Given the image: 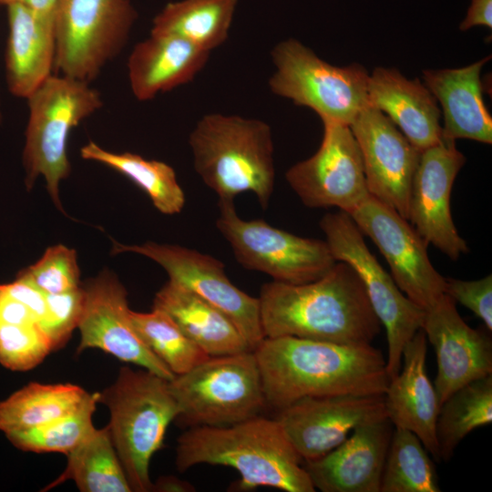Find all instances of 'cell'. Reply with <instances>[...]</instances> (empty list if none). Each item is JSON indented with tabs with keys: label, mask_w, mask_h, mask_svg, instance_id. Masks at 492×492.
Returning a JSON list of instances; mask_svg holds the SVG:
<instances>
[{
	"label": "cell",
	"mask_w": 492,
	"mask_h": 492,
	"mask_svg": "<svg viewBox=\"0 0 492 492\" xmlns=\"http://www.w3.org/2000/svg\"><path fill=\"white\" fill-rule=\"evenodd\" d=\"M80 153L84 159L102 163L128 178L161 213L173 215L182 210L185 194L175 170L167 163L129 152H110L93 141L82 147Z\"/></svg>",
	"instance_id": "f546056e"
},
{
	"label": "cell",
	"mask_w": 492,
	"mask_h": 492,
	"mask_svg": "<svg viewBox=\"0 0 492 492\" xmlns=\"http://www.w3.org/2000/svg\"><path fill=\"white\" fill-rule=\"evenodd\" d=\"M24 165L30 189L42 175L55 205L63 211L58 196L60 180L70 173L67 144L72 128L102 105L100 93L89 83L63 75H50L27 98Z\"/></svg>",
	"instance_id": "8992f818"
},
{
	"label": "cell",
	"mask_w": 492,
	"mask_h": 492,
	"mask_svg": "<svg viewBox=\"0 0 492 492\" xmlns=\"http://www.w3.org/2000/svg\"><path fill=\"white\" fill-rule=\"evenodd\" d=\"M3 286L10 296L29 308L41 328L47 314L46 293L19 278L13 282L3 284Z\"/></svg>",
	"instance_id": "f35d334b"
},
{
	"label": "cell",
	"mask_w": 492,
	"mask_h": 492,
	"mask_svg": "<svg viewBox=\"0 0 492 492\" xmlns=\"http://www.w3.org/2000/svg\"><path fill=\"white\" fill-rule=\"evenodd\" d=\"M258 299L265 337L372 344L381 332L362 281L343 261L310 282L264 283Z\"/></svg>",
	"instance_id": "7a4b0ae2"
},
{
	"label": "cell",
	"mask_w": 492,
	"mask_h": 492,
	"mask_svg": "<svg viewBox=\"0 0 492 492\" xmlns=\"http://www.w3.org/2000/svg\"><path fill=\"white\" fill-rule=\"evenodd\" d=\"M218 206L216 227L246 269L300 284L321 278L336 262L325 240L300 237L262 220H242L233 200H219Z\"/></svg>",
	"instance_id": "8fae6325"
},
{
	"label": "cell",
	"mask_w": 492,
	"mask_h": 492,
	"mask_svg": "<svg viewBox=\"0 0 492 492\" xmlns=\"http://www.w3.org/2000/svg\"><path fill=\"white\" fill-rule=\"evenodd\" d=\"M193 167L220 200L252 192L265 210L274 187L273 143L270 126L260 119L207 114L191 131Z\"/></svg>",
	"instance_id": "277c9868"
},
{
	"label": "cell",
	"mask_w": 492,
	"mask_h": 492,
	"mask_svg": "<svg viewBox=\"0 0 492 492\" xmlns=\"http://www.w3.org/2000/svg\"><path fill=\"white\" fill-rule=\"evenodd\" d=\"M89 395L76 384L30 383L0 402V431L7 436L65 416Z\"/></svg>",
	"instance_id": "83f0119b"
},
{
	"label": "cell",
	"mask_w": 492,
	"mask_h": 492,
	"mask_svg": "<svg viewBox=\"0 0 492 492\" xmlns=\"http://www.w3.org/2000/svg\"><path fill=\"white\" fill-rule=\"evenodd\" d=\"M56 0H0V6L21 4L33 10L41 18L54 23Z\"/></svg>",
	"instance_id": "60d3db41"
},
{
	"label": "cell",
	"mask_w": 492,
	"mask_h": 492,
	"mask_svg": "<svg viewBox=\"0 0 492 492\" xmlns=\"http://www.w3.org/2000/svg\"><path fill=\"white\" fill-rule=\"evenodd\" d=\"M368 104L382 111L420 151L442 139L441 110L418 78L395 68L376 67L369 75Z\"/></svg>",
	"instance_id": "7402d4cb"
},
{
	"label": "cell",
	"mask_w": 492,
	"mask_h": 492,
	"mask_svg": "<svg viewBox=\"0 0 492 492\" xmlns=\"http://www.w3.org/2000/svg\"><path fill=\"white\" fill-rule=\"evenodd\" d=\"M445 293L451 297L456 303L459 302L475 313L485 324L492 330V275L482 279L464 281L446 278Z\"/></svg>",
	"instance_id": "74e56055"
},
{
	"label": "cell",
	"mask_w": 492,
	"mask_h": 492,
	"mask_svg": "<svg viewBox=\"0 0 492 492\" xmlns=\"http://www.w3.org/2000/svg\"><path fill=\"white\" fill-rule=\"evenodd\" d=\"M319 225L335 261L347 263L359 276L371 306L385 329L386 371L392 379L400 372L405 344L422 327L425 311L403 293L392 275L378 262L348 213H327Z\"/></svg>",
	"instance_id": "9c48e42d"
},
{
	"label": "cell",
	"mask_w": 492,
	"mask_h": 492,
	"mask_svg": "<svg viewBox=\"0 0 492 492\" xmlns=\"http://www.w3.org/2000/svg\"><path fill=\"white\" fill-rule=\"evenodd\" d=\"M275 71L271 91L313 109L322 122L350 126L369 106L367 70L359 64L333 66L299 40L290 38L272 50Z\"/></svg>",
	"instance_id": "ba28073f"
},
{
	"label": "cell",
	"mask_w": 492,
	"mask_h": 492,
	"mask_svg": "<svg viewBox=\"0 0 492 492\" xmlns=\"http://www.w3.org/2000/svg\"><path fill=\"white\" fill-rule=\"evenodd\" d=\"M182 423L226 426L259 415L266 404L253 351L210 356L169 381Z\"/></svg>",
	"instance_id": "52a82bcc"
},
{
	"label": "cell",
	"mask_w": 492,
	"mask_h": 492,
	"mask_svg": "<svg viewBox=\"0 0 492 492\" xmlns=\"http://www.w3.org/2000/svg\"><path fill=\"white\" fill-rule=\"evenodd\" d=\"M224 466L240 475V490L269 487L286 492L315 488L278 421L260 415L226 426H190L179 438L176 466Z\"/></svg>",
	"instance_id": "3957f363"
},
{
	"label": "cell",
	"mask_w": 492,
	"mask_h": 492,
	"mask_svg": "<svg viewBox=\"0 0 492 492\" xmlns=\"http://www.w3.org/2000/svg\"><path fill=\"white\" fill-rule=\"evenodd\" d=\"M98 395V403L109 409L108 427L131 490L151 491L150 460L179 415L169 381L146 369L124 366Z\"/></svg>",
	"instance_id": "5b68a950"
},
{
	"label": "cell",
	"mask_w": 492,
	"mask_h": 492,
	"mask_svg": "<svg viewBox=\"0 0 492 492\" xmlns=\"http://www.w3.org/2000/svg\"><path fill=\"white\" fill-rule=\"evenodd\" d=\"M135 252L159 263L170 282L197 294L225 313L238 327L253 351L265 338L260 315L259 299L252 297L228 278L218 259L179 245L148 241L123 245L113 241L112 252Z\"/></svg>",
	"instance_id": "7c38bea8"
},
{
	"label": "cell",
	"mask_w": 492,
	"mask_h": 492,
	"mask_svg": "<svg viewBox=\"0 0 492 492\" xmlns=\"http://www.w3.org/2000/svg\"><path fill=\"white\" fill-rule=\"evenodd\" d=\"M323 124L317 151L292 165L285 179L305 206L335 207L349 214L370 195L361 152L350 126Z\"/></svg>",
	"instance_id": "5bb4252c"
},
{
	"label": "cell",
	"mask_w": 492,
	"mask_h": 492,
	"mask_svg": "<svg viewBox=\"0 0 492 492\" xmlns=\"http://www.w3.org/2000/svg\"><path fill=\"white\" fill-rule=\"evenodd\" d=\"M370 195L407 220L411 185L421 151L382 111L368 106L350 125Z\"/></svg>",
	"instance_id": "ac0fdd59"
},
{
	"label": "cell",
	"mask_w": 492,
	"mask_h": 492,
	"mask_svg": "<svg viewBox=\"0 0 492 492\" xmlns=\"http://www.w3.org/2000/svg\"><path fill=\"white\" fill-rule=\"evenodd\" d=\"M253 353L266 404L277 410L304 397L384 395L390 380L372 344L265 337Z\"/></svg>",
	"instance_id": "6da1fadb"
},
{
	"label": "cell",
	"mask_w": 492,
	"mask_h": 492,
	"mask_svg": "<svg viewBox=\"0 0 492 492\" xmlns=\"http://www.w3.org/2000/svg\"><path fill=\"white\" fill-rule=\"evenodd\" d=\"M136 19L129 0H56L54 68L90 83L121 51Z\"/></svg>",
	"instance_id": "30bf717a"
},
{
	"label": "cell",
	"mask_w": 492,
	"mask_h": 492,
	"mask_svg": "<svg viewBox=\"0 0 492 492\" xmlns=\"http://www.w3.org/2000/svg\"><path fill=\"white\" fill-rule=\"evenodd\" d=\"M466 161L456 140L442 139L420 153L411 185L407 220L428 243L452 261L468 252L453 221L454 181Z\"/></svg>",
	"instance_id": "9a60e30c"
},
{
	"label": "cell",
	"mask_w": 492,
	"mask_h": 492,
	"mask_svg": "<svg viewBox=\"0 0 492 492\" xmlns=\"http://www.w3.org/2000/svg\"><path fill=\"white\" fill-rule=\"evenodd\" d=\"M82 289L84 302L77 324L81 335L78 353L97 348L168 381L175 377L136 332L129 315L127 291L116 275L105 270Z\"/></svg>",
	"instance_id": "2e32d148"
},
{
	"label": "cell",
	"mask_w": 492,
	"mask_h": 492,
	"mask_svg": "<svg viewBox=\"0 0 492 492\" xmlns=\"http://www.w3.org/2000/svg\"><path fill=\"white\" fill-rule=\"evenodd\" d=\"M47 314L41 329L50 341L52 350L60 349L77 327L84 302L82 286L56 294L46 293Z\"/></svg>",
	"instance_id": "8d00e7d4"
},
{
	"label": "cell",
	"mask_w": 492,
	"mask_h": 492,
	"mask_svg": "<svg viewBox=\"0 0 492 492\" xmlns=\"http://www.w3.org/2000/svg\"><path fill=\"white\" fill-rule=\"evenodd\" d=\"M67 456L65 470L44 491L67 480H73L82 492L132 491L108 425L95 428Z\"/></svg>",
	"instance_id": "f1b7e54d"
},
{
	"label": "cell",
	"mask_w": 492,
	"mask_h": 492,
	"mask_svg": "<svg viewBox=\"0 0 492 492\" xmlns=\"http://www.w3.org/2000/svg\"><path fill=\"white\" fill-rule=\"evenodd\" d=\"M426 350L425 334L419 329L404 348L400 372L389 380L384 402L393 426L413 432L440 461L436 432L440 404L426 373Z\"/></svg>",
	"instance_id": "44dd1931"
},
{
	"label": "cell",
	"mask_w": 492,
	"mask_h": 492,
	"mask_svg": "<svg viewBox=\"0 0 492 492\" xmlns=\"http://www.w3.org/2000/svg\"><path fill=\"white\" fill-rule=\"evenodd\" d=\"M98 393L90 394L83 405L73 413L6 437L23 451L67 455L95 429L92 416L96 404L98 403Z\"/></svg>",
	"instance_id": "836d02e7"
},
{
	"label": "cell",
	"mask_w": 492,
	"mask_h": 492,
	"mask_svg": "<svg viewBox=\"0 0 492 492\" xmlns=\"http://www.w3.org/2000/svg\"><path fill=\"white\" fill-rule=\"evenodd\" d=\"M238 0H181L154 17L151 34L180 37L210 52L228 37Z\"/></svg>",
	"instance_id": "4316f807"
},
{
	"label": "cell",
	"mask_w": 492,
	"mask_h": 492,
	"mask_svg": "<svg viewBox=\"0 0 492 492\" xmlns=\"http://www.w3.org/2000/svg\"><path fill=\"white\" fill-rule=\"evenodd\" d=\"M429 455L413 432L395 427L380 492H439L436 468Z\"/></svg>",
	"instance_id": "1f68e13d"
},
{
	"label": "cell",
	"mask_w": 492,
	"mask_h": 492,
	"mask_svg": "<svg viewBox=\"0 0 492 492\" xmlns=\"http://www.w3.org/2000/svg\"><path fill=\"white\" fill-rule=\"evenodd\" d=\"M153 308L168 313L209 356L252 351L238 327L225 313L170 281L156 293Z\"/></svg>",
	"instance_id": "484cf974"
},
{
	"label": "cell",
	"mask_w": 492,
	"mask_h": 492,
	"mask_svg": "<svg viewBox=\"0 0 492 492\" xmlns=\"http://www.w3.org/2000/svg\"><path fill=\"white\" fill-rule=\"evenodd\" d=\"M151 491L193 492L195 487L188 481L181 480L174 476H168L161 477L156 483H152Z\"/></svg>",
	"instance_id": "b9f144b4"
},
{
	"label": "cell",
	"mask_w": 492,
	"mask_h": 492,
	"mask_svg": "<svg viewBox=\"0 0 492 492\" xmlns=\"http://www.w3.org/2000/svg\"><path fill=\"white\" fill-rule=\"evenodd\" d=\"M210 53L175 36L151 34L138 43L128 59L133 95L146 101L191 81Z\"/></svg>",
	"instance_id": "cb8c5ba5"
},
{
	"label": "cell",
	"mask_w": 492,
	"mask_h": 492,
	"mask_svg": "<svg viewBox=\"0 0 492 492\" xmlns=\"http://www.w3.org/2000/svg\"><path fill=\"white\" fill-rule=\"evenodd\" d=\"M393 430L388 418L363 424L326 455L304 461L314 488L323 492H380Z\"/></svg>",
	"instance_id": "ffe728a7"
},
{
	"label": "cell",
	"mask_w": 492,
	"mask_h": 492,
	"mask_svg": "<svg viewBox=\"0 0 492 492\" xmlns=\"http://www.w3.org/2000/svg\"><path fill=\"white\" fill-rule=\"evenodd\" d=\"M492 422V374L455 391L440 406L436 432L440 459L448 461L459 443Z\"/></svg>",
	"instance_id": "4dcf8cb0"
},
{
	"label": "cell",
	"mask_w": 492,
	"mask_h": 492,
	"mask_svg": "<svg viewBox=\"0 0 492 492\" xmlns=\"http://www.w3.org/2000/svg\"><path fill=\"white\" fill-rule=\"evenodd\" d=\"M474 26L492 28V0H471L459 29L466 31Z\"/></svg>",
	"instance_id": "ab89813d"
},
{
	"label": "cell",
	"mask_w": 492,
	"mask_h": 492,
	"mask_svg": "<svg viewBox=\"0 0 492 492\" xmlns=\"http://www.w3.org/2000/svg\"><path fill=\"white\" fill-rule=\"evenodd\" d=\"M53 352L38 325L0 323V364L12 371H28Z\"/></svg>",
	"instance_id": "e575fe53"
},
{
	"label": "cell",
	"mask_w": 492,
	"mask_h": 492,
	"mask_svg": "<svg viewBox=\"0 0 492 492\" xmlns=\"http://www.w3.org/2000/svg\"><path fill=\"white\" fill-rule=\"evenodd\" d=\"M386 260L403 293L425 310L445 293L446 278L433 266L428 243L396 210L369 195L349 213Z\"/></svg>",
	"instance_id": "4fadbf2b"
},
{
	"label": "cell",
	"mask_w": 492,
	"mask_h": 492,
	"mask_svg": "<svg viewBox=\"0 0 492 492\" xmlns=\"http://www.w3.org/2000/svg\"><path fill=\"white\" fill-rule=\"evenodd\" d=\"M77 253L65 245L51 246L35 264L20 272L22 279L45 293L56 294L80 286Z\"/></svg>",
	"instance_id": "d590c367"
},
{
	"label": "cell",
	"mask_w": 492,
	"mask_h": 492,
	"mask_svg": "<svg viewBox=\"0 0 492 492\" xmlns=\"http://www.w3.org/2000/svg\"><path fill=\"white\" fill-rule=\"evenodd\" d=\"M384 418V395H343L302 398L278 410L275 419L304 462L329 453L355 427Z\"/></svg>",
	"instance_id": "e0dca14e"
},
{
	"label": "cell",
	"mask_w": 492,
	"mask_h": 492,
	"mask_svg": "<svg viewBox=\"0 0 492 492\" xmlns=\"http://www.w3.org/2000/svg\"><path fill=\"white\" fill-rule=\"evenodd\" d=\"M7 86L14 96L27 98L51 74L56 44L54 23L21 4L6 5Z\"/></svg>",
	"instance_id": "d4e9b609"
},
{
	"label": "cell",
	"mask_w": 492,
	"mask_h": 492,
	"mask_svg": "<svg viewBox=\"0 0 492 492\" xmlns=\"http://www.w3.org/2000/svg\"><path fill=\"white\" fill-rule=\"evenodd\" d=\"M1 115V114H0Z\"/></svg>",
	"instance_id": "7bdbcfd3"
},
{
	"label": "cell",
	"mask_w": 492,
	"mask_h": 492,
	"mask_svg": "<svg viewBox=\"0 0 492 492\" xmlns=\"http://www.w3.org/2000/svg\"><path fill=\"white\" fill-rule=\"evenodd\" d=\"M424 311L421 329L436 352L434 386L441 406L460 387L492 374V341L487 328L474 329L462 319L446 293Z\"/></svg>",
	"instance_id": "d6986e66"
},
{
	"label": "cell",
	"mask_w": 492,
	"mask_h": 492,
	"mask_svg": "<svg viewBox=\"0 0 492 492\" xmlns=\"http://www.w3.org/2000/svg\"><path fill=\"white\" fill-rule=\"evenodd\" d=\"M490 58L459 68L423 70V83L442 108V138L492 143V118L483 99L481 81V70Z\"/></svg>",
	"instance_id": "603a6c76"
},
{
	"label": "cell",
	"mask_w": 492,
	"mask_h": 492,
	"mask_svg": "<svg viewBox=\"0 0 492 492\" xmlns=\"http://www.w3.org/2000/svg\"><path fill=\"white\" fill-rule=\"evenodd\" d=\"M129 315L140 339L175 375L189 372L210 357L162 310H130Z\"/></svg>",
	"instance_id": "d6a6232c"
}]
</instances>
